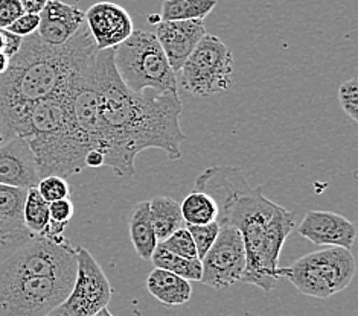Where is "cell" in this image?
Listing matches in <instances>:
<instances>
[{"label": "cell", "instance_id": "obj_1", "mask_svg": "<svg viewBox=\"0 0 358 316\" xmlns=\"http://www.w3.org/2000/svg\"><path fill=\"white\" fill-rule=\"evenodd\" d=\"M101 116V152L104 166L116 176L136 174V157L145 149H160L169 160L182 157L186 135L180 126L183 104L178 95L133 93L122 84L113 50H99L95 63Z\"/></svg>", "mask_w": 358, "mask_h": 316}, {"label": "cell", "instance_id": "obj_2", "mask_svg": "<svg viewBox=\"0 0 358 316\" xmlns=\"http://www.w3.org/2000/svg\"><path fill=\"white\" fill-rule=\"evenodd\" d=\"M218 207L217 224L235 227L243 237L245 271L241 281L264 292L278 283L276 271L282 246L296 225V213L270 201L262 187H252L243 170L232 166L204 169L194 183Z\"/></svg>", "mask_w": 358, "mask_h": 316}, {"label": "cell", "instance_id": "obj_3", "mask_svg": "<svg viewBox=\"0 0 358 316\" xmlns=\"http://www.w3.org/2000/svg\"><path fill=\"white\" fill-rule=\"evenodd\" d=\"M99 50L84 22L80 31L63 46H49L36 33L23 38L19 54L10 59L0 76V137H14L28 111L71 87L95 61Z\"/></svg>", "mask_w": 358, "mask_h": 316}, {"label": "cell", "instance_id": "obj_4", "mask_svg": "<svg viewBox=\"0 0 358 316\" xmlns=\"http://www.w3.org/2000/svg\"><path fill=\"white\" fill-rule=\"evenodd\" d=\"M69 90L34 105L14 133L31 148L40 179L49 175L67 179L86 167L84 158L90 149L73 122Z\"/></svg>", "mask_w": 358, "mask_h": 316}, {"label": "cell", "instance_id": "obj_5", "mask_svg": "<svg viewBox=\"0 0 358 316\" xmlns=\"http://www.w3.org/2000/svg\"><path fill=\"white\" fill-rule=\"evenodd\" d=\"M113 63L122 84L133 93L178 95L177 75L152 32L133 31L122 45L113 49Z\"/></svg>", "mask_w": 358, "mask_h": 316}, {"label": "cell", "instance_id": "obj_6", "mask_svg": "<svg viewBox=\"0 0 358 316\" xmlns=\"http://www.w3.org/2000/svg\"><path fill=\"white\" fill-rule=\"evenodd\" d=\"M355 271L351 250L325 248L302 255L287 268H278L276 276L288 280L301 295L327 300L351 285Z\"/></svg>", "mask_w": 358, "mask_h": 316}, {"label": "cell", "instance_id": "obj_7", "mask_svg": "<svg viewBox=\"0 0 358 316\" xmlns=\"http://www.w3.org/2000/svg\"><path fill=\"white\" fill-rule=\"evenodd\" d=\"M73 281L19 274L0 264V316H46L66 300Z\"/></svg>", "mask_w": 358, "mask_h": 316}, {"label": "cell", "instance_id": "obj_8", "mask_svg": "<svg viewBox=\"0 0 358 316\" xmlns=\"http://www.w3.org/2000/svg\"><path fill=\"white\" fill-rule=\"evenodd\" d=\"M183 90L194 96L209 98L232 87L234 55L217 36L206 33L186 59L180 70Z\"/></svg>", "mask_w": 358, "mask_h": 316}, {"label": "cell", "instance_id": "obj_9", "mask_svg": "<svg viewBox=\"0 0 358 316\" xmlns=\"http://www.w3.org/2000/svg\"><path fill=\"white\" fill-rule=\"evenodd\" d=\"M112 285L86 248H76V277L66 300L46 316H95L112 298Z\"/></svg>", "mask_w": 358, "mask_h": 316}, {"label": "cell", "instance_id": "obj_10", "mask_svg": "<svg viewBox=\"0 0 358 316\" xmlns=\"http://www.w3.org/2000/svg\"><path fill=\"white\" fill-rule=\"evenodd\" d=\"M245 271L243 237L235 227L221 225L214 245L201 259V283L227 289L241 281Z\"/></svg>", "mask_w": 358, "mask_h": 316}, {"label": "cell", "instance_id": "obj_11", "mask_svg": "<svg viewBox=\"0 0 358 316\" xmlns=\"http://www.w3.org/2000/svg\"><path fill=\"white\" fill-rule=\"evenodd\" d=\"M84 22L98 50H113L134 31L129 11L107 0L92 5L84 13Z\"/></svg>", "mask_w": 358, "mask_h": 316}, {"label": "cell", "instance_id": "obj_12", "mask_svg": "<svg viewBox=\"0 0 358 316\" xmlns=\"http://www.w3.org/2000/svg\"><path fill=\"white\" fill-rule=\"evenodd\" d=\"M297 233L317 246L351 250L357 239V227L334 211L311 210L302 219Z\"/></svg>", "mask_w": 358, "mask_h": 316}, {"label": "cell", "instance_id": "obj_13", "mask_svg": "<svg viewBox=\"0 0 358 316\" xmlns=\"http://www.w3.org/2000/svg\"><path fill=\"white\" fill-rule=\"evenodd\" d=\"M155 36L169 66L177 75L201 38L206 36V28L203 20L160 22L156 24Z\"/></svg>", "mask_w": 358, "mask_h": 316}, {"label": "cell", "instance_id": "obj_14", "mask_svg": "<svg viewBox=\"0 0 358 316\" xmlns=\"http://www.w3.org/2000/svg\"><path fill=\"white\" fill-rule=\"evenodd\" d=\"M40 175L28 143L13 137L0 144V184L29 190L37 187Z\"/></svg>", "mask_w": 358, "mask_h": 316}, {"label": "cell", "instance_id": "obj_15", "mask_svg": "<svg viewBox=\"0 0 358 316\" xmlns=\"http://www.w3.org/2000/svg\"><path fill=\"white\" fill-rule=\"evenodd\" d=\"M40 24L37 36L49 46H63L84 24V13L78 6L69 5L63 0H48L38 14Z\"/></svg>", "mask_w": 358, "mask_h": 316}, {"label": "cell", "instance_id": "obj_16", "mask_svg": "<svg viewBox=\"0 0 358 316\" xmlns=\"http://www.w3.org/2000/svg\"><path fill=\"white\" fill-rule=\"evenodd\" d=\"M28 190L0 184V239L13 248H20L32 237L23 224V207Z\"/></svg>", "mask_w": 358, "mask_h": 316}, {"label": "cell", "instance_id": "obj_17", "mask_svg": "<svg viewBox=\"0 0 358 316\" xmlns=\"http://www.w3.org/2000/svg\"><path fill=\"white\" fill-rule=\"evenodd\" d=\"M148 292L166 307L183 306L189 303L192 296V286L187 280L178 277L173 272L155 268L147 278Z\"/></svg>", "mask_w": 358, "mask_h": 316}, {"label": "cell", "instance_id": "obj_18", "mask_svg": "<svg viewBox=\"0 0 358 316\" xmlns=\"http://www.w3.org/2000/svg\"><path fill=\"white\" fill-rule=\"evenodd\" d=\"M130 239L136 254L141 259L150 262L159 243L151 220L150 201H141L136 204L130 218Z\"/></svg>", "mask_w": 358, "mask_h": 316}, {"label": "cell", "instance_id": "obj_19", "mask_svg": "<svg viewBox=\"0 0 358 316\" xmlns=\"http://www.w3.org/2000/svg\"><path fill=\"white\" fill-rule=\"evenodd\" d=\"M150 213L157 242H164L174 232L185 228L180 202L165 195L155 196L150 201Z\"/></svg>", "mask_w": 358, "mask_h": 316}, {"label": "cell", "instance_id": "obj_20", "mask_svg": "<svg viewBox=\"0 0 358 316\" xmlns=\"http://www.w3.org/2000/svg\"><path fill=\"white\" fill-rule=\"evenodd\" d=\"M217 6V0H165L159 14L162 22L203 20Z\"/></svg>", "mask_w": 358, "mask_h": 316}, {"label": "cell", "instance_id": "obj_21", "mask_svg": "<svg viewBox=\"0 0 358 316\" xmlns=\"http://www.w3.org/2000/svg\"><path fill=\"white\" fill-rule=\"evenodd\" d=\"M182 216L186 225H204L215 222L218 218V207L208 193L192 190L180 202Z\"/></svg>", "mask_w": 358, "mask_h": 316}, {"label": "cell", "instance_id": "obj_22", "mask_svg": "<svg viewBox=\"0 0 358 316\" xmlns=\"http://www.w3.org/2000/svg\"><path fill=\"white\" fill-rule=\"evenodd\" d=\"M150 262H152L155 268L173 272V274L187 281L201 280V262L199 259H183L180 255L171 254L157 245Z\"/></svg>", "mask_w": 358, "mask_h": 316}, {"label": "cell", "instance_id": "obj_23", "mask_svg": "<svg viewBox=\"0 0 358 316\" xmlns=\"http://www.w3.org/2000/svg\"><path fill=\"white\" fill-rule=\"evenodd\" d=\"M24 228L34 236H41L49 224V204L41 198L37 187H32L27 193L23 207Z\"/></svg>", "mask_w": 358, "mask_h": 316}, {"label": "cell", "instance_id": "obj_24", "mask_svg": "<svg viewBox=\"0 0 358 316\" xmlns=\"http://www.w3.org/2000/svg\"><path fill=\"white\" fill-rule=\"evenodd\" d=\"M157 245L171 254L180 255L183 259H199L194 241L186 227L177 230L168 239H165L164 242H159Z\"/></svg>", "mask_w": 358, "mask_h": 316}, {"label": "cell", "instance_id": "obj_25", "mask_svg": "<svg viewBox=\"0 0 358 316\" xmlns=\"http://www.w3.org/2000/svg\"><path fill=\"white\" fill-rule=\"evenodd\" d=\"M186 228L192 237L195 250H197V257L201 262V259L210 250V246L214 245L220 232V225L215 220L204 225H186Z\"/></svg>", "mask_w": 358, "mask_h": 316}, {"label": "cell", "instance_id": "obj_26", "mask_svg": "<svg viewBox=\"0 0 358 316\" xmlns=\"http://www.w3.org/2000/svg\"><path fill=\"white\" fill-rule=\"evenodd\" d=\"M37 190L41 198H43L48 204L59 201V200H66L69 198L71 195V187H69V183H67V179L57 175H49V176L41 178L40 183L37 184Z\"/></svg>", "mask_w": 358, "mask_h": 316}, {"label": "cell", "instance_id": "obj_27", "mask_svg": "<svg viewBox=\"0 0 358 316\" xmlns=\"http://www.w3.org/2000/svg\"><path fill=\"white\" fill-rule=\"evenodd\" d=\"M338 100L345 114L352 122H358V80L352 76L351 80L343 82L338 89Z\"/></svg>", "mask_w": 358, "mask_h": 316}, {"label": "cell", "instance_id": "obj_28", "mask_svg": "<svg viewBox=\"0 0 358 316\" xmlns=\"http://www.w3.org/2000/svg\"><path fill=\"white\" fill-rule=\"evenodd\" d=\"M38 24H40V15L38 14H31V13H24L23 15H20L19 19H17L11 27H8L6 29L15 33V36H19L22 38H27L32 33H36L38 29Z\"/></svg>", "mask_w": 358, "mask_h": 316}, {"label": "cell", "instance_id": "obj_29", "mask_svg": "<svg viewBox=\"0 0 358 316\" xmlns=\"http://www.w3.org/2000/svg\"><path fill=\"white\" fill-rule=\"evenodd\" d=\"M73 215H75V207H73V202L69 198L49 204V220L69 225Z\"/></svg>", "mask_w": 358, "mask_h": 316}, {"label": "cell", "instance_id": "obj_30", "mask_svg": "<svg viewBox=\"0 0 358 316\" xmlns=\"http://www.w3.org/2000/svg\"><path fill=\"white\" fill-rule=\"evenodd\" d=\"M24 14L20 0H0V29L8 27Z\"/></svg>", "mask_w": 358, "mask_h": 316}, {"label": "cell", "instance_id": "obj_31", "mask_svg": "<svg viewBox=\"0 0 358 316\" xmlns=\"http://www.w3.org/2000/svg\"><path fill=\"white\" fill-rule=\"evenodd\" d=\"M3 40H5V45H3V50L2 54L8 58H13L15 57L17 54H19V50L22 47V43H23V38L15 36V33L10 32L8 29H3Z\"/></svg>", "mask_w": 358, "mask_h": 316}, {"label": "cell", "instance_id": "obj_32", "mask_svg": "<svg viewBox=\"0 0 358 316\" xmlns=\"http://www.w3.org/2000/svg\"><path fill=\"white\" fill-rule=\"evenodd\" d=\"M84 165L86 167H93V169H98L104 166V153L98 149H90L87 152L86 158H84Z\"/></svg>", "mask_w": 358, "mask_h": 316}, {"label": "cell", "instance_id": "obj_33", "mask_svg": "<svg viewBox=\"0 0 358 316\" xmlns=\"http://www.w3.org/2000/svg\"><path fill=\"white\" fill-rule=\"evenodd\" d=\"M20 3L23 6L24 13L40 14L41 10L45 8V5L48 3V0H20Z\"/></svg>", "mask_w": 358, "mask_h": 316}, {"label": "cell", "instance_id": "obj_34", "mask_svg": "<svg viewBox=\"0 0 358 316\" xmlns=\"http://www.w3.org/2000/svg\"><path fill=\"white\" fill-rule=\"evenodd\" d=\"M14 251H15V248H13L10 243H6L5 241L0 239V262H2L5 257H8V255Z\"/></svg>", "mask_w": 358, "mask_h": 316}, {"label": "cell", "instance_id": "obj_35", "mask_svg": "<svg viewBox=\"0 0 358 316\" xmlns=\"http://www.w3.org/2000/svg\"><path fill=\"white\" fill-rule=\"evenodd\" d=\"M8 66H10V58L0 52V76H2L8 70Z\"/></svg>", "mask_w": 358, "mask_h": 316}, {"label": "cell", "instance_id": "obj_36", "mask_svg": "<svg viewBox=\"0 0 358 316\" xmlns=\"http://www.w3.org/2000/svg\"><path fill=\"white\" fill-rule=\"evenodd\" d=\"M151 24H159L160 22H162V19H160V15H148V19H147Z\"/></svg>", "mask_w": 358, "mask_h": 316}, {"label": "cell", "instance_id": "obj_37", "mask_svg": "<svg viewBox=\"0 0 358 316\" xmlns=\"http://www.w3.org/2000/svg\"><path fill=\"white\" fill-rule=\"evenodd\" d=\"M95 316H115L112 312H110L107 307H104V309H101Z\"/></svg>", "mask_w": 358, "mask_h": 316}, {"label": "cell", "instance_id": "obj_38", "mask_svg": "<svg viewBox=\"0 0 358 316\" xmlns=\"http://www.w3.org/2000/svg\"><path fill=\"white\" fill-rule=\"evenodd\" d=\"M3 45H5V40H3V29H0V52L3 50Z\"/></svg>", "mask_w": 358, "mask_h": 316}, {"label": "cell", "instance_id": "obj_39", "mask_svg": "<svg viewBox=\"0 0 358 316\" xmlns=\"http://www.w3.org/2000/svg\"><path fill=\"white\" fill-rule=\"evenodd\" d=\"M0 144H2V137H0Z\"/></svg>", "mask_w": 358, "mask_h": 316}]
</instances>
